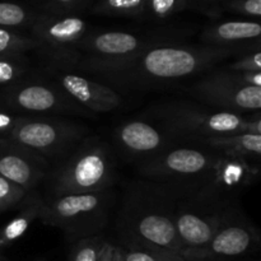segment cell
<instances>
[{
    "instance_id": "obj_29",
    "label": "cell",
    "mask_w": 261,
    "mask_h": 261,
    "mask_svg": "<svg viewBox=\"0 0 261 261\" xmlns=\"http://www.w3.org/2000/svg\"><path fill=\"white\" fill-rule=\"evenodd\" d=\"M226 9L247 17L259 18L261 15V0H221Z\"/></svg>"
},
{
    "instance_id": "obj_12",
    "label": "cell",
    "mask_w": 261,
    "mask_h": 261,
    "mask_svg": "<svg viewBox=\"0 0 261 261\" xmlns=\"http://www.w3.org/2000/svg\"><path fill=\"white\" fill-rule=\"evenodd\" d=\"M7 107L14 112H78L83 107L79 106L65 92L61 91L53 82L40 79H22L8 86L3 94Z\"/></svg>"
},
{
    "instance_id": "obj_5",
    "label": "cell",
    "mask_w": 261,
    "mask_h": 261,
    "mask_svg": "<svg viewBox=\"0 0 261 261\" xmlns=\"http://www.w3.org/2000/svg\"><path fill=\"white\" fill-rule=\"evenodd\" d=\"M170 186L173 194V221L186 260L209 244L229 209V201L203 191Z\"/></svg>"
},
{
    "instance_id": "obj_3",
    "label": "cell",
    "mask_w": 261,
    "mask_h": 261,
    "mask_svg": "<svg viewBox=\"0 0 261 261\" xmlns=\"http://www.w3.org/2000/svg\"><path fill=\"white\" fill-rule=\"evenodd\" d=\"M124 228L133 246L182 257V245L173 221L172 188L167 184L132 194L125 203Z\"/></svg>"
},
{
    "instance_id": "obj_4",
    "label": "cell",
    "mask_w": 261,
    "mask_h": 261,
    "mask_svg": "<svg viewBox=\"0 0 261 261\" xmlns=\"http://www.w3.org/2000/svg\"><path fill=\"white\" fill-rule=\"evenodd\" d=\"M116 177L111 147L97 137L84 138L51 172L53 195L88 194L109 190Z\"/></svg>"
},
{
    "instance_id": "obj_27",
    "label": "cell",
    "mask_w": 261,
    "mask_h": 261,
    "mask_svg": "<svg viewBox=\"0 0 261 261\" xmlns=\"http://www.w3.org/2000/svg\"><path fill=\"white\" fill-rule=\"evenodd\" d=\"M28 193L22 186L0 176V213L22 203Z\"/></svg>"
},
{
    "instance_id": "obj_11",
    "label": "cell",
    "mask_w": 261,
    "mask_h": 261,
    "mask_svg": "<svg viewBox=\"0 0 261 261\" xmlns=\"http://www.w3.org/2000/svg\"><path fill=\"white\" fill-rule=\"evenodd\" d=\"M166 42H173V40H166L163 37H144L124 31L88 32L76 45L75 51L78 56L74 68L83 63L124 60L145 48Z\"/></svg>"
},
{
    "instance_id": "obj_7",
    "label": "cell",
    "mask_w": 261,
    "mask_h": 261,
    "mask_svg": "<svg viewBox=\"0 0 261 261\" xmlns=\"http://www.w3.org/2000/svg\"><path fill=\"white\" fill-rule=\"evenodd\" d=\"M176 144L177 143L143 161L140 163V173L153 180L165 181L168 185L196 189L214 167L221 153L204 145L195 148L185 145L175 147Z\"/></svg>"
},
{
    "instance_id": "obj_8",
    "label": "cell",
    "mask_w": 261,
    "mask_h": 261,
    "mask_svg": "<svg viewBox=\"0 0 261 261\" xmlns=\"http://www.w3.org/2000/svg\"><path fill=\"white\" fill-rule=\"evenodd\" d=\"M87 129L68 120L19 115L9 139L43 158H59L71 152L86 138Z\"/></svg>"
},
{
    "instance_id": "obj_31",
    "label": "cell",
    "mask_w": 261,
    "mask_h": 261,
    "mask_svg": "<svg viewBox=\"0 0 261 261\" xmlns=\"http://www.w3.org/2000/svg\"><path fill=\"white\" fill-rule=\"evenodd\" d=\"M19 115L12 114L7 110H0V138H9L17 125Z\"/></svg>"
},
{
    "instance_id": "obj_15",
    "label": "cell",
    "mask_w": 261,
    "mask_h": 261,
    "mask_svg": "<svg viewBox=\"0 0 261 261\" xmlns=\"http://www.w3.org/2000/svg\"><path fill=\"white\" fill-rule=\"evenodd\" d=\"M47 171L48 163L46 158L9 138H0L2 177L31 191L46 177Z\"/></svg>"
},
{
    "instance_id": "obj_18",
    "label": "cell",
    "mask_w": 261,
    "mask_h": 261,
    "mask_svg": "<svg viewBox=\"0 0 261 261\" xmlns=\"http://www.w3.org/2000/svg\"><path fill=\"white\" fill-rule=\"evenodd\" d=\"M221 154L245 160H259L261 154V135L256 134H232L212 137L195 142Z\"/></svg>"
},
{
    "instance_id": "obj_2",
    "label": "cell",
    "mask_w": 261,
    "mask_h": 261,
    "mask_svg": "<svg viewBox=\"0 0 261 261\" xmlns=\"http://www.w3.org/2000/svg\"><path fill=\"white\" fill-rule=\"evenodd\" d=\"M173 139L195 143L212 137L232 134L261 135V120L246 119L240 114L200 106L188 101H168L145 112Z\"/></svg>"
},
{
    "instance_id": "obj_17",
    "label": "cell",
    "mask_w": 261,
    "mask_h": 261,
    "mask_svg": "<svg viewBox=\"0 0 261 261\" xmlns=\"http://www.w3.org/2000/svg\"><path fill=\"white\" fill-rule=\"evenodd\" d=\"M261 25L254 20H229L208 25L201 33L204 45L222 46L242 51L244 47H251L252 43L259 45Z\"/></svg>"
},
{
    "instance_id": "obj_24",
    "label": "cell",
    "mask_w": 261,
    "mask_h": 261,
    "mask_svg": "<svg viewBox=\"0 0 261 261\" xmlns=\"http://www.w3.org/2000/svg\"><path fill=\"white\" fill-rule=\"evenodd\" d=\"M38 13L53 15H74L86 9L93 0H30Z\"/></svg>"
},
{
    "instance_id": "obj_25",
    "label": "cell",
    "mask_w": 261,
    "mask_h": 261,
    "mask_svg": "<svg viewBox=\"0 0 261 261\" xmlns=\"http://www.w3.org/2000/svg\"><path fill=\"white\" fill-rule=\"evenodd\" d=\"M109 241L102 236H89L81 239L74 246L70 261H99Z\"/></svg>"
},
{
    "instance_id": "obj_9",
    "label": "cell",
    "mask_w": 261,
    "mask_h": 261,
    "mask_svg": "<svg viewBox=\"0 0 261 261\" xmlns=\"http://www.w3.org/2000/svg\"><path fill=\"white\" fill-rule=\"evenodd\" d=\"M28 31L40 43L37 51L45 55L48 66L73 69L78 56L75 47L88 33V24L78 15L38 13Z\"/></svg>"
},
{
    "instance_id": "obj_33",
    "label": "cell",
    "mask_w": 261,
    "mask_h": 261,
    "mask_svg": "<svg viewBox=\"0 0 261 261\" xmlns=\"http://www.w3.org/2000/svg\"><path fill=\"white\" fill-rule=\"evenodd\" d=\"M189 2H190V4H193L194 2L199 3V4H208V3H212V2H221V0H189Z\"/></svg>"
},
{
    "instance_id": "obj_20",
    "label": "cell",
    "mask_w": 261,
    "mask_h": 261,
    "mask_svg": "<svg viewBox=\"0 0 261 261\" xmlns=\"http://www.w3.org/2000/svg\"><path fill=\"white\" fill-rule=\"evenodd\" d=\"M38 12L31 5L10 0H0V27L8 30H30Z\"/></svg>"
},
{
    "instance_id": "obj_30",
    "label": "cell",
    "mask_w": 261,
    "mask_h": 261,
    "mask_svg": "<svg viewBox=\"0 0 261 261\" xmlns=\"http://www.w3.org/2000/svg\"><path fill=\"white\" fill-rule=\"evenodd\" d=\"M232 71L237 73H252L261 71V54L260 50H252L234 61L231 66Z\"/></svg>"
},
{
    "instance_id": "obj_23",
    "label": "cell",
    "mask_w": 261,
    "mask_h": 261,
    "mask_svg": "<svg viewBox=\"0 0 261 261\" xmlns=\"http://www.w3.org/2000/svg\"><path fill=\"white\" fill-rule=\"evenodd\" d=\"M30 69V61L25 54L0 55V84L12 86L22 81Z\"/></svg>"
},
{
    "instance_id": "obj_28",
    "label": "cell",
    "mask_w": 261,
    "mask_h": 261,
    "mask_svg": "<svg viewBox=\"0 0 261 261\" xmlns=\"http://www.w3.org/2000/svg\"><path fill=\"white\" fill-rule=\"evenodd\" d=\"M124 261H186L178 255L170 254V252L154 251L144 247L133 246L130 251H125Z\"/></svg>"
},
{
    "instance_id": "obj_26",
    "label": "cell",
    "mask_w": 261,
    "mask_h": 261,
    "mask_svg": "<svg viewBox=\"0 0 261 261\" xmlns=\"http://www.w3.org/2000/svg\"><path fill=\"white\" fill-rule=\"evenodd\" d=\"M190 5L189 0H148L144 19H166Z\"/></svg>"
},
{
    "instance_id": "obj_13",
    "label": "cell",
    "mask_w": 261,
    "mask_h": 261,
    "mask_svg": "<svg viewBox=\"0 0 261 261\" xmlns=\"http://www.w3.org/2000/svg\"><path fill=\"white\" fill-rule=\"evenodd\" d=\"M256 244L257 232L254 226L241 217H234L229 208L209 244L200 251L189 255L186 261L233 259L249 252Z\"/></svg>"
},
{
    "instance_id": "obj_14",
    "label": "cell",
    "mask_w": 261,
    "mask_h": 261,
    "mask_svg": "<svg viewBox=\"0 0 261 261\" xmlns=\"http://www.w3.org/2000/svg\"><path fill=\"white\" fill-rule=\"evenodd\" d=\"M54 84L65 92L81 107L93 112H111L121 106L122 98L107 84L74 74L71 69L48 66Z\"/></svg>"
},
{
    "instance_id": "obj_10",
    "label": "cell",
    "mask_w": 261,
    "mask_h": 261,
    "mask_svg": "<svg viewBox=\"0 0 261 261\" xmlns=\"http://www.w3.org/2000/svg\"><path fill=\"white\" fill-rule=\"evenodd\" d=\"M191 91L201 101L222 111L241 115L261 109V88L245 83L237 71H213L196 82Z\"/></svg>"
},
{
    "instance_id": "obj_6",
    "label": "cell",
    "mask_w": 261,
    "mask_h": 261,
    "mask_svg": "<svg viewBox=\"0 0 261 261\" xmlns=\"http://www.w3.org/2000/svg\"><path fill=\"white\" fill-rule=\"evenodd\" d=\"M112 206L111 191L53 195L42 200L38 218L81 239L96 236L106 226Z\"/></svg>"
},
{
    "instance_id": "obj_22",
    "label": "cell",
    "mask_w": 261,
    "mask_h": 261,
    "mask_svg": "<svg viewBox=\"0 0 261 261\" xmlns=\"http://www.w3.org/2000/svg\"><path fill=\"white\" fill-rule=\"evenodd\" d=\"M38 48L40 43L32 36L0 27V55L25 54L27 51H37Z\"/></svg>"
},
{
    "instance_id": "obj_19",
    "label": "cell",
    "mask_w": 261,
    "mask_h": 261,
    "mask_svg": "<svg viewBox=\"0 0 261 261\" xmlns=\"http://www.w3.org/2000/svg\"><path fill=\"white\" fill-rule=\"evenodd\" d=\"M42 199L36 194H27L22 201V209L14 219L9 222L0 231V247H7L17 241L24 232L30 228L31 223L40 216V209Z\"/></svg>"
},
{
    "instance_id": "obj_16",
    "label": "cell",
    "mask_w": 261,
    "mask_h": 261,
    "mask_svg": "<svg viewBox=\"0 0 261 261\" xmlns=\"http://www.w3.org/2000/svg\"><path fill=\"white\" fill-rule=\"evenodd\" d=\"M116 145L126 157L140 162L158 154L177 140L161 127L144 120H130L117 126L114 132Z\"/></svg>"
},
{
    "instance_id": "obj_1",
    "label": "cell",
    "mask_w": 261,
    "mask_h": 261,
    "mask_svg": "<svg viewBox=\"0 0 261 261\" xmlns=\"http://www.w3.org/2000/svg\"><path fill=\"white\" fill-rule=\"evenodd\" d=\"M236 53L239 50L222 46L178 45L173 41L145 48L124 60L83 63L74 69L120 88H152L198 75Z\"/></svg>"
},
{
    "instance_id": "obj_21",
    "label": "cell",
    "mask_w": 261,
    "mask_h": 261,
    "mask_svg": "<svg viewBox=\"0 0 261 261\" xmlns=\"http://www.w3.org/2000/svg\"><path fill=\"white\" fill-rule=\"evenodd\" d=\"M148 0H97L91 12L97 15L144 19Z\"/></svg>"
},
{
    "instance_id": "obj_32",
    "label": "cell",
    "mask_w": 261,
    "mask_h": 261,
    "mask_svg": "<svg viewBox=\"0 0 261 261\" xmlns=\"http://www.w3.org/2000/svg\"><path fill=\"white\" fill-rule=\"evenodd\" d=\"M125 251L121 247L116 246V245L107 244L106 250H105L103 255H102L99 261H124Z\"/></svg>"
}]
</instances>
